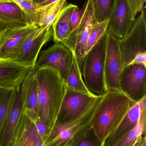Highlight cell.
I'll return each mask as SVG.
<instances>
[{
  "label": "cell",
  "instance_id": "12",
  "mask_svg": "<svg viewBox=\"0 0 146 146\" xmlns=\"http://www.w3.org/2000/svg\"><path fill=\"white\" fill-rule=\"evenodd\" d=\"M108 20L106 32L121 40L128 34L135 19L132 17L127 0H115Z\"/></svg>",
  "mask_w": 146,
  "mask_h": 146
},
{
  "label": "cell",
  "instance_id": "24",
  "mask_svg": "<svg viewBox=\"0 0 146 146\" xmlns=\"http://www.w3.org/2000/svg\"><path fill=\"white\" fill-rule=\"evenodd\" d=\"M19 90L10 88H0V138L11 106Z\"/></svg>",
  "mask_w": 146,
  "mask_h": 146
},
{
  "label": "cell",
  "instance_id": "7",
  "mask_svg": "<svg viewBox=\"0 0 146 146\" xmlns=\"http://www.w3.org/2000/svg\"><path fill=\"white\" fill-rule=\"evenodd\" d=\"M99 96L67 88L55 123L66 124L77 119L94 104Z\"/></svg>",
  "mask_w": 146,
  "mask_h": 146
},
{
  "label": "cell",
  "instance_id": "2",
  "mask_svg": "<svg viewBox=\"0 0 146 146\" xmlns=\"http://www.w3.org/2000/svg\"><path fill=\"white\" fill-rule=\"evenodd\" d=\"M132 104L120 90H109L103 95L93 118L92 129L103 145L124 118Z\"/></svg>",
  "mask_w": 146,
  "mask_h": 146
},
{
  "label": "cell",
  "instance_id": "13",
  "mask_svg": "<svg viewBox=\"0 0 146 146\" xmlns=\"http://www.w3.org/2000/svg\"><path fill=\"white\" fill-rule=\"evenodd\" d=\"M37 27L28 25L19 28L5 29L0 32V59L12 60L27 37Z\"/></svg>",
  "mask_w": 146,
  "mask_h": 146
},
{
  "label": "cell",
  "instance_id": "10",
  "mask_svg": "<svg viewBox=\"0 0 146 146\" xmlns=\"http://www.w3.org/2000/svg\"><path fill=\"white\" fill-rule=\"evenodd\" d=\"M120 41L108 33L104 69L105 80L107 91H120V75L124 65L120 50Z\"/></svg>",
  "mask_w": 146,
  "mask_h": 146
},
{
  "label": "cell",
  "instance_id": "19",
  "mask_svg": "<svg viewBox=\"0 0 146 146\" xmlns=\"http://www.w3.org/2000/svg\"><path fill=\"white\" fill-rule=\"evenodd\" d=\"M28 25L23 11L15 3L0 2V31Z\"/></svg>",
  "mask_w": 146,
  "mask_h": 146
},
{
  "label": "cell",
  "instance_id": "32",
  "mask_svg": "<svg viewBox=\"0 0 146 146\" xmlns=\"http://www.w3.org/2000/svg\"><path fill=\"white\" fill-rule=\"evenodd\" d=\"M142 64L146 66V54L139 55L135 58L131 64Z\"/></svg>",
  "mask_w": 146,
  "mask_h": 146
},
{
  "label": "cell",
  "instance_id": "18",
  "mask_svg": "<svg viewBox=\"0 0 146 146\" xmlns=\"http://www.w3.org/2000/svg\"><path fill=\"white\" fill-rule=\"evenodd\" d=\"M141 115L140 101L133 103L118 127L105 141L103 146H112L133 130L139 123Z\"/></svg>",
  "mask_w": 146,
  "mask_h": 146
},
{
  "label": "cell",
  "instance_id": "5",
  "mask_svg": "<svg viewBox=\"0 0 146 146\" xmlns=\"http://www.w3.org/2000/svg\"><path fill=\"white\" fill-rule=\"evenodd\" d=\"M81 20L77 28L72 33L67 41L63 43L69 49L74 51L80 67L86 54L87 41L91 30L97 23L93 0H87Z\"/></svg>",
  "mask_w": 146,
  "mask_h": 146
},
{
  "label": "cell",
  "instance_id": "16",
  "mask_svg": "<svg viewBox=\"0 0 146 146\" xmlns=\"http://www.w3.org/2000/svg\"><path fill=\"white\" fill-rule=\"evenodd\" d=\"M22 85L25 111L28 117L35 122L38 119V92L37 81L33 69L27 74Z\"/></svg>",
  "mask_w": 146,
  "mask_h": 146
},
{
  "label": "cell",
  "instance_id": "3",
  "mask_svg": "<svg viewBox=\"0 0 146 146\" xmlns=\"http://www.w3.org/2000/svg\"><path fill=\"white\" fill-rule=\"evenodd\" d=\"M103 96L99 95L94 104L75 120L66 124L56 123L44 146H77L91 129L93 116Z\"/></svg>",
  "mask_w": 146,
  "mask_h": 146
},
{
  "label": "cell",
  "instance_id": "26",
  "mask_svg": "<svg viewBox=\"0 0 146 146\" xmlns=\"http://www.w3.org/2000/svg\"><path fill=\"white\" fill-rule=\"evenodd\" d=\"M115 0H93L97 22L108 19L110 16Z\"/></svg>",
  "mask_w": 146,
  "mask_h": 146
},
{
  "label": "cell",
  "instance_id": "14",
  "mask_svg": "<svg viewBox=\"0 0 146 146\" xmlns=\"http://www.w3.org/2000/svg\"><path fill=\"white\" fill-rule=\"evenodd\" d=\"M25 112L21 84L16 93L0 138V146H11L16 130Z\"/></svg>",
  "mask_w": 146,
  "mask_h": 146
},
{
  "label": "cell",
  "instance_id": "28",
  "mask_svg": "<svg viewBox=\"0 0 146 146\" xmlns=\"http://www.w3.org/2000/svg\"><path fill=\"white\" fill-rule=\"evenodd\" d=\"M76 146H103V144L98 139L91 129Z\"/></svg>",
  "mask_w": 146,
  "mask_h": 146
},
{
  "label": "cell",
  "instance_id": "15",
  "mask_svg": "<svg viewBox=\"0 0 146 146\" xmlns=\"http://www.w3.org/2000/svg\"><path fill=\"white\" fill-rule=\"evenodd\" d=\"M31 69L12 60L0 59V88H10L19 90Z\"/></svg>",
  "mask_w": 146,
  "mask_h": 146
},
{
  "label": "cell",
  "instance_id": "25",
  "mask_svg": "<svg viewBox=\"0 0 146 146\" xmlns=\"http://www.w3.org/2000/svg\"><path fill=\"white\" fill-rule=\"evenodd\" d=\"M14 2L23 11L29 25L35 26L39 13V5L31 0H11Z\"/></svg>",
  "mask_w": 146,
  "mask_h": 146
},
{
  "label": "cell",
  "instance_id": "23",
  "mask_svg": "<svg viewBox=\"0 0 146 146\" xmlns=\"http://www.w3.org/2000/svg\"><path fill=\"white\" fill-rule=\"evenodd\" d=\"M65 83L67 89L81 92L91 93L87 88L84 83L80 67L74 51L73 61Z\"/></svg>",
  "mask_w": 146,
  "mask_h": 146
},
{
  "label": "cell",
  "instance_id": "35",
  "mask_svg": "<svg viewBox=\"0 0 146 146\" xmlns=\"http://www.w3.org/2000/svg\"><path fill=\"white\" fill-rule=\"evenodd\" d=\"M31 1L33 2H34V3L38 4V5H39L40 3L43 2L44 1H46V0H31Z\"/></svg>",
  "mask_w": 146,
  "mask_h": 146
},
{
  "label": "cell",
  "instance_id": "1",
  "mask_svg": "<svg viewBox=\"0 0 146 146\" xmlns=\"http://www.w3.org/2000/svg\"><path fill=\"white\" fill-rule=\"evenodd\" d=\"M34 71L38 84V119L51 130L67 91L66 83L54 67L45 66Z\"/></svg>",
  "mask_w": 146,
  "mask_h": 146
},
{
  "label": "cell",
  "instance_id": "20",
  "mask_svg": "<svg viewBox=\"0 0 146 146\" xmlns=\"http://www.w3.org/2000/svg\"><path fill=\"white\" fill-rule=\"evenodd\" d=\"M76 5L69 4L59 14L52 24V37L55 43H62L67 41L71 34L70 18Z\"/></svg>",
  "mask_w": 146,
  "mask_h": 146
},
{
  "label": "cell",
  "instance_id": "38",
  "mask_svg": "<svg viewBox=\"0 0 146 146\" xmlns=\"http://www.w3.org/2000/svg\"><path fill=\"white\" fill-rule=\"evenodd\" d=\"M1 31H0V32H1Z\"/></svg>",
  "mask_w": 146,
  "mask_h": 146
},
{
  "label": "cell",
  "instance_id": "6",
  "mask_svg": "<svg viewBox=\"0 0 146 146\" xmlns=\"http://www.w3.org/2000/svg\"><path fill=\"white\" fill-rule=\"evenodd\" d=\"M135 19L128 34L120 40V50L124 66L131 64L136 56L146 54V21L145 9Z\"/></svg>",
  "mask_w": 146,
  "mask_h": 146
},
{
  "label": "cell",
  "instance_id": "27",
  "mask_svg": "<svg viewBox=\"0 0 146 146\" xmlns=\"http://www.w3.org/2000/svg\"><path fill=\"white\" fill-rule=\"evenodd\" d=\"M109 19L102 22H97L93 27L87 44L86 54L96 44L106 32Z\"/></svg>",
  "mask_w": 146,
  "mask_h": 146
},
{
  "label": "cell",
  "instance_id": "33",
  "mask_svg": "<svg viewBox=\"0 0 146 146\" xmlns=\"http://www.w3.org/2000/svg\"><path fill=\"white\" fill-rule=\"evenodd\" d=\"M146 145L145 134L144 135L134 146H144Z\"/></svg>",
  "mask_w": 146,
  "mask_h": 146
},
{
  "label": "cell",
  "instance_id": "11",
  "mask_svg": "<svg viewBox=\"0 0 146 146\" xmlns=\"http://www.w3.org/2000/svg\"><path fill=\"white\" fill-rule=\"evenodd\" d=\"M73 51L61 42L55 43L43 50L33 69L37 70L45 66L54 67L58 70L65 82L67 80L72 64Z\"/></svg>",
  "mask_w": 146,
  "mask_h": 146
},
{
  "label": "cell",
  "instance_id": "37",
  "mask_svg": "<svg viewBox=\"0 0 146 146\" xmlns=\"http://www.w3.org/2000/svg\"><path fill=\"white\" fill-rule=\"evenodd\" d=\"M144 146H146V145H144Z\"/></svg>",
  "mask_w": 146,
  "mask_h": 146
},
{
  "label": "cell",
  "instance_id": "17",
  "mask_svg": "<svg viewBox=\"0 0 146 146\" xmlns=\"http://www.w3.org/2000/svg\"><path fill=\"white\" fill-rule=\"evenodd\" d=\"M11 146H45L38 133L35 122L25 111L18 126Z\"/></svg>",
  "mask_w": 146,
  "mask_h": 146
},
{
  "label": "cell",
  "instance_id": "31",
  "mask_svg": "<svg viewBox=\"0 0 146 146\" xmlns=\"http://www.w3.org/2000/svg\"><path fill=\"white\" fill-rule=\"evenodd\" d=\"M34 122L38 133L45 142L49 137L51 130L39 119H37Z\"/></svg>",
  "mask_w": 146,
  "mask_h": 146
},
{
  "label": "cell",
  "instance_id": "8",
  "mask_svg": "<svg viewBox=\"0 0 146 146\" xmlns=\"http://www.w3.org/2000/svg\"><path fill=\"white\" fill-rule=\"evenodd\" d=\"M146 66L131 64L124 66L120 75V91L133 103L140 101L146 96Z\"/></svg>",
  "mask_w": 146,
  "mask_h": 146
},
{
  "label": "cell",
  "instance_id": "22",
  "mask_svg": "<svg viewBox=\"0 0 146 146\" xmlns=\"http://www.w3.org/2000/svg\"><path fill=\"white\" fill-rule=\"evenodd\" d=\"M146 97L140 101L141 115L139 123L133 130L112 146H134L144 135L146 127Z\"/></svg>",
  "mask_w": 146,
  "mask_h": 146
},
{
  "label": "cell",
  "instance_id": "29",
  "mask_svg": "<svg viewBox=\"0 0 146 146\" xmlns=\"http://www.w3.org/2000/svg\"><path fill=\"white\" fill-rule=\"evenodd\" d=\"M85 5L81 9H79L78 6H76L74 8L70 18V30L71 33L77 28L81 20L84 10Z\"/></svg>",
  "mask_w": 146,
  "mask_h": 146
},
{
  "label": "cell",
  "instance_id": "30",
  "mask_svg": "<svg viewBox=\"0 0 146 146\" xmlns=\"http://www.w3.org/2000/svg\"><path fill=\"white\" fill-rule=\"evenodd\" d=\"M130 7L131 14L134 19L139 13L145 9L146 0H127Z\"/></svg>",
  "mask_w": 146,
  "mask_h": 146
},
{
  "label": "cell",
  "instance_id": "21",
  "mask_svg": "<svg viewBox=\"0 0 146 146\" xmlns=\"http://www.w3.org/2000/svg\"><path fill=\"white\" fill-rule=\"evenodd\" d=\"M67 0H58L47 6L39 7V13L35 26L38 27H51L59 14L67 7Z\"/></svg>",
  "mask_w": 146,
  "mask_h": 146
},
{
  "label": "cell",
  "instance_id": "4",
  "mask_svg": "<svg viewBox=\"0 0 146 146\" xmlns=\"http://www.w3.org/2000/svg\"><path fill=\"white\" fill-rule=\"evenodd\" d=\"M108 37L106 31L86 54L81 67L85 85L95 95H104L107 91L104 69Z\"/></svg>",
  "mask_w": 146,
  "mask_h": 146
},
{
  "label": "cell",
  "instance_id": "34",
  "mask_svg": "<svg viewBox=\"0 0 146 146\" xmlns=\"http://www.w3.org/2000/svg\"><path fill=\"white\" fill-rule=\"evenodd\" d=\"M58 0H46V1H44L42 3L39 4V7H43V6H47V5H49L51 3H54L57 1Z\"/></svg>",
  "mask_w": 146,
  "mask_h": 146
},
{
  "label": "cell",
  "instance_id": "36",
  "mask_svg": "<svg viewBox=\"0 0 146 146\" xmlns=\"http://www.w3.org/2000/svg\"><path fill=\"white\" fill-rule=\"evenodd\" d=\"M11 0H0V2H8L11 1Z\"/></svg>",
  "mask_w": 146,
  "mask_h": 146
},
{
  "label": "cell",
  "instance_id": "9",
  "mask_svg": "<svg viewBox=\"0 0 146 146\" xmlns=\"http://www.w3.org/2000/svg\"><path fill=\"white\" fill-rule=\"evenodd\" d=\"M52 36L51 27H36L25 39L13 60L33 69L41 48Z\"/></svg>",
  "mask_w": 146,
  "mask_h": 146
}]
</instances>
